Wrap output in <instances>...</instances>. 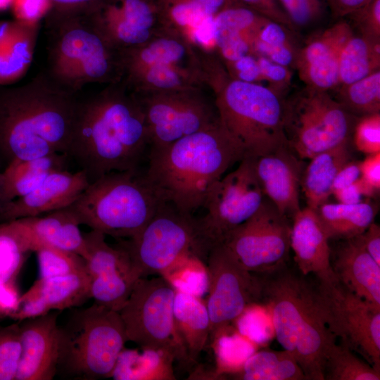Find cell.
Here are the masks:
<instances>
[{
	"label": "cell",
	"instance_id": "50",
	"mask_svg": "<svg viewBox=\"0 0 380 380\" xmlns=\"http://www.w3.org/2000/svg\"><path fill=\"white\" fill-rule=\"evenodd\" d=\"M224 66L233 78L259 84L263 81L257 58L255 56H246Z\"/></svg>",
	"mask_w": 380,
	"mask_h": 380
},
{
	"label": "cell",
	"instance_id": "33",
	"mask_svg": "<svg viewBox=\"0 0 380 380\" xmlns=\"http://www.w3.org/2000/svg\"><path fill=\"white\" fill-rule=\"evenodd\" d=\"M349 141L321 152L312 158L303 171L300 185L308 207L314 210L327 202L331 195L334 180L341 167L349 160Z\"/></svg>",
	"mask_w": 380,
	"mask_h": 380
},
{
	"label": "cell",
	"instance_id": "18",
	"mask_svg": "<svg viewBox=\"0 0 380 380\" xmlns=\"http://www.w3.org/2000/svg\"><path fill=\"white\" fill-rule=\"evenodd\" d=\"M87 13L122 52L141 46L168 29L160 0H102Z\"/></svg>",
	"mask_w": 380,
	"mask_h": 380
},
{
	"label": "cell",
	"instance_id": "3",
	"mask_svg": "<svg viewBox=\"0 0 380 380\" xmlns=\"http://www.w3.org/2000/svg\"><path fill=\"white\" fill-rule=\"evenodd\" d=\"M244 157L219 123L165 147L150 149L144 175L163 201L193 215L203 208L213 186Z\"/></svg>",
	"mask_w": 380,
	"mask_h": 380
},
{
	"label": "cell",
	"instance_id": "60",
	"mask_svg": "<svg viewBox=\"0 0 380 380\" xmlns=\"http://www.w3.org/2000/svg\"><path fill=\"white\" fill-rule=\"evenodd\" d=\"M4 205H5V203H4V200H3L2 195H1V188H0V213L2 210V209L4 208Z\"/></svg>",
	"mask_w": 380,
	"mask_h": 380
},
{
	"label": "cell",
	"instance_id": "2",
	"mask_svg": "<svg viewBox=\"0 0 380 380\" xmlns=\"http://www.w3.org/2000/svg\"><path fill=\"white\" fill-rule=\"evenodd\" d=\"M79 100L46 74L0 86V156L6 165L54 153L67 154Z\"/></svg>",
	"mask_w": 380,
	"mask_h": 380
},
{
	"label": "cell",
	"instance_id": "44",
	"mask_svg": "<svg viewBox=\"0 0 380 380\" xmlns=\"http://www.w3.org/2000/svg\"><path fill=\"white\" fill-rule=\"evenodd\" d=\"M259 303L248 306L235 320L237 331L258 346L274 337L270 310Z\"/></svg>",
	"mask_w": 380,
	"mask_h": 380
},
{
	"label": "cell",
	"instance_id": "41",
	"mask_svg": "<svg viewBox=\"0 0 380 380\" xmlns=\"http://www.w3.org/2000/svg\"><path fill=\"white\" fill-rule=\"evenodd\" d=\"M324 379L379 380L380 372L359 359L348 347L335 343L327 355Z\"/></svg>",
	"mask_w": 380,
	"mask_h": 380
},
{
	"label": "cell",
	"instance_id": "40",
	"mask_svg": "<svg viewBox=\"0 0 380 380\" xmlns=\"http://www.w3.org/2000/svg\"><path fill=\"white\" fill-rule=\"evenodd\" d=\"M336 89V100L352 115L361 117L380 113V70Z\"/></svg>",
	"mask_w": 380,
	"mask_h": 380
},
{
	"label": "cell",
	"instance_id": "56",
	"mask_svg": "<svg viewBox=\"0 0 380 380\" xmlns=\"http://www.w3.org/2000/svg\"><path fill=\"white\" fill-rule=\"evenodd\" d=\"M360 176V162L349 160L341 167L336 175L332 184L331 194L351 185Z\"/></svg>",
	"mask_w": 380,
	"mask_h": 380
},
{
	"label": "cell",
	"instance_id": "1",
	"mask_svg": "<svg viewBox=\"0 0 380 380\" xmlns=\"http://www.w3.org/2000/svg\"><path fill=\"white\" fill-rule=\"evenodd\" d=\"M149 137L144 113L121 80L79 100L67 151L89 181L139 169Z\"/></svg>",
	"mask_w": 380,
	"mask_h": 380
},
{
	"label": "cell",
	"instance_id": "61",
	"mask_svg": "<svg viewBox=\"0 0 380 380\" xmlns=\"http://www.w3.org/2000/svg\"><path fill=\"white\" fill-rule=\"evenodd\" d=\"M2 319V317L0 316V319Z\"/></svg>",
	"mask_w": 380,
	"mask_h": 380
},
{
	"label": "cell",
	"instance_id": "47",
	"mask_svg": "<svg viewBox=\"0 0 380 380\" xmlns=\"http://www.w3.org/2000/svg\"><path fill=\"white\" fill-rule=\"evenodd\" d=\"M352 134L359 151L367 155L380 152V113L357 118Z\"/></svg>",
	"mask_w": 380,
	"mask_h": 380
},
{
	"label": "cell",
	"instance_id": "14",
	"mask_svg": "<svg viewBox=\"0 0 380 380\" xmlns=\"http://www.w3.org/2000/svg\"><path fill=\"white\" fill-rule=\"evenodd\" d=\"M315 293L332 334L380 372V306L355 294L337 277L319 281Z\"/></svg>",
	"mask_w": 380,
	"mask_h": 380
},
{
	"label": "cell",
	"instance_id": "8",
	"mask_svg": "<svg viewBox=\"0 0 380 380\" xmlns=\"http://www.w3.org/2000/svg\"><path fill=\"white\" fill-rule=\"evenodd\" d=\"M126 341L119 312L94 302L60 327L58 372L85 380L110 377Z\"/></svg>",
	"mask_w": 380,
	"mask_h": 380
},
{
	"label": "cell",
	"instance_id": "37",
	"mask_svg": "<svg viewBox=\"0 0 380 380\" xmlns=\"http://www.w3.org/2000/svg\"><path fill=\"white\" fill-rule=\"evenodd\" d=\"M380 70V40L360 33L346 42L339 58V85H346Z\"/></svg>",
	"mask_w": 380,
	"mask_h": 380
},
{
	"label": "cell",
	"instance_id": "36",
	"mask_svg": "<svg viewBox=\"0 0 380 380\" xmlns=\"http://www.w3.org/2000/svg\"><path fill=\"white\" fill-rule=\"evenodd\" d=\"M232 377L237 380H306L294 356L284 349L255 351Z\"/></svg>",
	"mask_w": 380,
	"mask_h": 380
},
{
	"label": "cell",
	"instance_id": "4",
	"mask_svg": "<svg viewBox=\"0 0 380 380\" xmlns=\"http://www.w3.org/2000/svg\"><path fill=\"white\" fill-rule=\"evenodd\" d=\"M262 276L260 303L270 310L274 337L294 356L306 380H324L336 337L322 315L315 289L285 267Z\"/></svg>",
	"mask_w": 380,
	"mask_h": 380
},
{
	"label": "cell",
	"instance_id": "20",
	"mask_svg": "<svg viewBox=\"0 0 380 380\" xmlns=\"http://www.w3.org/2000/svg\"><path fill=\"white\" fill-rule=\"evenodd\" d=\"M353 32L348 21L340 20L300 46L295 68L307 87L327 91L338 87L340 56Z\"/></svg>",
	"mask_w": 380,
	"mask_h": 380
},
{
	"label": "cell",
	"instance_id": "21",
	"mask_svg": "<svg viewBox=\"0 0 380 380\" xmlns=\"http://www.w3.org/2000/svg\"><path fill=\"white\" fill-rule=\"evenodd\" d=\"M58 310L23 320L22 351L15 380H51L58 373L60 327Z\"/></svg>",
	"mask_w": 380,
	"mask_h": 380
},
{
	"label": "cell",
	"instance_id": "42",
	"mask_svg": "<svg viewBox=\"0 0 380 380\" xmlns=\"http://www.w3.org/2000/svg\"><path fill=\"white\" fill-rule=\"evenodd\" d=\"M27 229L30 235L32 251L37 255L39 277H51L86 272L85 262L81 256L44 243L35 237L27 228Z\"/></svg>",
	"mask_w": 380,
	"mask_h": 380
},
{
	"label": "cell",
	"instance_id": "35",
	"mask_svg": "<svg viewBox=\"0 0 380 380\" xmlns=\"http://www.w3.org/2000/svg\"><path fill=\"white\" fill-rule=\"evenodd\" d=\"M315 211L329 239H349L364 232L374 222L376 207L369 201L357 204L325 202Z\"/></svg>",
	"mask_w": 380,
	"mask_h": 380
},
{
	"label": "cell",
	"instance_id": "43",
	"mask_svg": "<svg viewBox=\"0 0 380 380\" xmlns=\"http://www.w3.org/2000/svg\"><path fill=\"white\" fill-rule=\"evenodd\" d=\"M227 328L212 340L215 343L217 363L216 374L218 376L238 371L244 362L257 351L258 347L238 331L228 335Z\"/></svg>",
	"mask_w": 380,
	"mask_h": 380
},
{
	"label": "cell",
	"instance_id": "23",
	"mask_svg": "<svg viewBox=\"0 0 380 380\" xmlns=\"http://www.w3.org/2000/svg\"><path fill=\"white\" fill-rule=\"evenodd\" d=\"M253 158L256 176L263 194L288 218L300 209L299 186L302 165L289 147Z\"/></svg>",
	"mask_w": 380,
	"mask_h": 380
},
{
	"label": "cell",
	"instance_id": "32",
	"mask_svg": "<svg viewBox=\"0 0 380 380\" xmlns=\"http://www.w3.org/2000/svg\"><path fill=\"white\" fill-rule=\"evenodd\" d=\"M37 239L56 248L74 253L83 259L87 251L76 215L70 207L19 219Z\"/></svg>",
	"mask_w": 380,
	"mask_h": 380
},
{
	"label": "cell",
	"instance_id": "29",
	"mask_svg": "<svg viewBox=\"0 0 380 380\" xmlns=\"http://www.w3.org/2000/svg\"><path fill=\"white\" fill-rule=\"evenodd\" d=\"M166 27L189 41L208 35L215 16L236 0H160Z\"/></svg>",
	"mask_w": 380,
	"mask_h": 380
},
{
	"label": "cell",
	"instance_id": "49",
	"mask_svg": "<svg viewBox=\"0 0 380 380\" xmlns=\"http://www.w3.org/2000/svg\"><path fill=\"white\" fill-rule=\"evenodd\" d=\"M256 58L262 80L270 84L268 87L282 96L291 82V72L289 67L276 63L265 56H257Z\"/></svg>",
	"mask_w": 380,
	"mask_h": 380
},
{
	"label": "cell",
	"instance_id": "11",
	"mask_svg": "<svg viewBox=\"0 0 380 380\" xmlns=\"http://www.w3.org/2000/svg\"><path fill=\"white\" fill-rule=\"evenodd\" d=\"M329 91L305 86L284 99V129L288 146L301 159L348 141L357 118Z\"/></svg>",
	"mask_w": 380,
	"mask_h": 380
},
{
	"label": "cell",
	"instance_id": "13",
	"mask_svg": "<svg viewBox=\"0 0 380 380\" xmlns=\"http://www.w3.org/2000/svg\"><path fill=\"white\" fill-rule=\"evenodd\" d=\"M175 288L163 276L141 277L118 312L127 341L141 348L172 350L177 359L188 360L175 327Z\"/></svg>",
	"mask_w": 380,
	"mask_h": 380
},
{
	"label": "cell",
	"instance_id": "22",
	"mask_svg": "<svg viewBox=\"0 0 380 380\" xmlns=\"http://www.w3.org/2000/svg\"><path fill=\"white\" fill-rule=\"evenodd\" d=\"M86 173L67 170L51 174L26 195L7 203L0 213L4 221L46 214L71 205L89 184Z\"/></svg>",
	"mask_w": 380,
	"mask_h": 380
},
{
	"label": "cell",
	"instance_id": "15",
	"mask_svg": "<svg viewBox=\"0 0 380 380\" xmlns=\"http://www.w3.org/2000/svg\"><path fill=\"white\" fill-rule=\"evenodd\" d=\"M265 198L253 158H243L236 170L213 186L203 206L206 213L196 219L200 237L209 251L251 217Z\"/></svg>",
	"mask_w": 380,
	"mask_h": 380
},
{
	"label": "cell",
	"instance_id": "7",
	"mask_svg": "<svg viewBox=\"0 0 380 380\" xmlns=\"http://www.w3.org/2000/svg\"><path fill=\"white\" fill-rule=\"evenodd\" d=\"M163 202L139 169L101 175L69 207L80 224L115 238L130 239Z\"/></svg>",
	"mask_w": 380,
	"mask_h": 380
},
{
	"label": "cell",
	"instance_id": "57",
	"mask_svg": "<svg viewBox=\"0 0 380 380\" xmlns=\"http://www.w3.org/2000/svg\"><path fill=\"white\" fill-rule=\"evenodd\" d=\"M102 0H49L51 10L71 12L87 13L96 6Z\"/></svg>",
	"mask_w": 380,
	"mask_h": 380
},
{
	"label": "cell",
	"instance_id": "9",
	"mask_svg": "<svg viewBox=\"0 0 380 380\" xmlns=\"http://www.w3.org/2000/svg\"><path fill=\"white\" fill-rule=\"evenodd\" d=\"M122 81L132 92L207 87L200 55L173 30L122 51Z\"/></svg>",
	"mask_w": 380,
	"mask_h": 380
},
{
	"label": "cell",
	"instance_id": "34",
	"mask_svg": "<svg viewBox=\"0 0 380 380\" xmlns=\"http://www.w3.org/2000/svg\"><path fill=\"white\" fill-rule=\"evenodd\" d=\"M177 354L165 348L124 349L120 353L111 376L116 380H173V362Z\"/></svg>",
	"mask_w": 380,
	"mask_h": 380
},
{
	"label": "cell",
	"instance_id": "59",
	"mask_svg": "<svg viewBox=\"0 0 380 380\" xmlns=\"http://www.w3.org/2000/svg\"><path fill=\"white\" fill-rule=\"evenodd\" d=\"M13 0H0V10L5 9L12 5Z\"/></svg>",
	"mask_w": 380,
	"mask_h": 380
},
{
	"label": "cell",
	"instance_id": "48",
	"mask_svg": "<svg viewBox=\"0 0 380 380\" xmlns=\"http://www.w3.org/2000/svg\"><path fill=\"white\" fill-rule=\"evenodd\" d=\"M346 18L350 20L351 27L358 33L380 40V0L369 1Z\"/></svg>",
	"mask_w": 380,
	"mask_h": 380
},
{
	"label": "cell",
	"instance_id": "16",
	"mask_svg": "<svg viewBox=\"0 0 380 380\" xmlns=\"http://www.w3.org/2000/svg\"><path fill=\"white\" fill-rule=\"evenodd\" d=\"M291 230L289 218L265 197L257 212L221 244L248 272L271 274L285 267L291 249Z\"/></svg>",
	"mask_w": 380,
	"mask_h": 380
},
{
	"label": "cell",
	"instance_id": "5",
	"mask_svg": "<svg viewBox=\"0 0 380 380\" xmlns=\"http://www.w3.org/2000/svg\"><path fill=\"white\" fill-rule=\"evenodd\" d=\"M205 73L220 123L245 157L257 158L289 147L282 96L262 84L232 77L219 58L205 63Z\"/></svg>",
	"mask_w": 380,
	"mask_h": 380
},
{
	"label": "cell",
	"instance_id": "26",
	"mask_svg": "<svg viewBox=\"0 0 380 380\" xmlns=\"http://www.w3.org/2000/svg\"><path fill=\"white\" fill-rule=\"evenodd\" d=\"M269 20L239 2L218 13L214 18V40L223 65L254 56L255 42Z\"/></svg>",
	"mask_w": 380,
	"mask_h": 380
},
{
	"label": "cell",
	"instance_id": "54",
	"mask_svg": "<svg viewBox=\"0 0 380 380\" xmlns=\"http://www.w3.org/2000/svg\"><path fill=\"white\" fill-rule=\"evenodd\" d=\"M355 237L369 255L380 265V226L373 222L364 232Z\"/></svg>",
	"mask_w": 380,
	"mask_h": 380
},
{
	"label": "cell",
	"instance_id": "25",
	"mask_svg": "<svg viewBox=\"0 0 380 380\" xmlns=\"http://www.w3.org/2000/svg\"><path fill=\"white\" fill-rule=\"evenodd\" d=\"M329 238L315 210L300 209L293 217L290 246L301 274H314L319 281L336 279L331 262Z\"/></svg>",
	"mask_w": 380,
	"mask_h": 380
},
{
	"label": "cell",
	"instance_id": "30",
	"mask_svg": "<svg viewBox=\"0 0 380 380\" xmlns=\"http://www.w3.org/2000/svg\"><path fill=\"white\" fill-rule=\"evenodd\" d=\"M68 158L66 153H54L8 163L0 172V188L5 205L34 189L51 174L66 170Z\"/></svg>",
	"mask_w": 380,
	"mask_h": 380
},
{
	"label": "cell",
	"instance_id": "45",
	"mask_svg": "<svg viewBox=\"0 0 380 380\" xmlns=\"http://www.w3.org/2000/svg\"><path fill=\"white\" fill-rule=\"evenodd\" d=\"M21 351L20 324L0 328V380H15Z\"/></svg>",
	"mask_w": 380,
	"mask_h": 380
},
{
	"label": "cell",
	"instance_id": "52",
	"mask_svg": "<svg viewBox=\"0 0 380 380\" xmlns=\"http://www.w3.org/2000/svg\"><path fill=\"white\" fill-rule=\"evenodd\" d=\"M236 1L272 21L280 23L293 31L295 30L278 0H236Z\"/></svg>",
	"mask_w": 380,
	"mask_h": 380
},
{
	"label": "cell",
	"instance_id": "38",
	"mask_svg": "<svg viewBox=\"0 0 380 380\" xmlns=\"http://www.w3.org/2000/svg\"><path fill=\"white\" fill-rule=\"evenodd\" d=\"M30 252L29 232L20 220L0 223V281H16Z\"/></svg>",
	"mask_w": 380,
	"mask_h": 380
},
{
	"label": "cell",
	"instance_id": "31",
	"mask_svg": "<svg viewBox=\"0 0 380 380\" xmlns=\"http://www.w3.org/2000/svg\"><path fill=\"white\" fill-rule=\"evenodd\" d=\"M173 315L175 330L187 359L196 362L210 337L206 305L200 297L176 289Z\"/></svg>",
	"mask_w": 380,
	"mask_h": 380
},
{
	"label": "cell",
	"instance_id": "19",
	"mask_svg": "<svg viewBox=\"0 0 380 380\" xmlns=\"http://www.w3.org/2000/svg\"><path fill=\"white\" fill-rule=\"evenodd\" d=\"M83 236L87 251L84 260L89 279L90 298L118 312L139 277L127 253L118 246H109L103 233L91 229Z\"/></svg>",
	"mask_w": 380,
	"mask_h": 380
},
{
	"label": "cell",
	"instance_id": "39",
	"mask_svg": "<svg viewBox=\"0 0 380 380\" xmlns=\"http://www.w3.org/2000/svg\"><path fill=\"white\" fill-rule=\"evenodd\" d=\"M293 30L269 20L260 30L253 46L255 56H265L284 66L295 68L300 46L293 36Z\"/></svg>",
	"mask_w": 380,
	"mask_h": 380
},
{
	"label": "cell",
	"instance_id": "46",
	"mask_svg": "<svg viewBox=\"0 0 380 380\" xmlns=\"http://www.w3.org/2000/svg\"><path fill=\"white\" fill-rule=\"evenodd\" d=\"M294 30L319 23L327 9L324 0H278Z\"/></svg>",
	"mask_w": 380,
	"mask_h": 380
},
{
	"label": "cell",
	"instance_id": "51",
	"mask_svg": "<svg viewBox=\"0 0 380 380\" xmlns=\"http://www.w3.org/2000/svg\"><path fill=\"white\" fill-rule=\"evenodd\" d=\"M11 6L15 19L29 23L39 22L51 8L49 0H13Z\"/></svg>",
	"mask_w": 380,
	"mask_h": 380
},
{
	"label": "cell",
	"instance_id": "24",
	"mask_svg": "<svg viewBox=\"0 0 380 380\" xmlns=\"http://www.w3.org/2000/svg\"><path fill=\"white\" fill-rule=\"evenodd\" d=\"M90 298L89 279L86 272L39 277L20 298L11 316L23 320L81 305Z\"/></svg>",
	"mask_w": 380,
	"mask_h": 380
},
{
	"label": "cell",
	"instance_id": "10",
	"mask_svg": "<svg viewBox=\"0 0 380 380\" xmlns=\"http://www.w3.org/2000/svg\"><path fill=\"white\" fill-rule=\"evenodd\" d=\"M118 246L127 253L139 278L163 277L189 257L205 260L208 254L196 218L166 202L139 234Z\"/></svg>",
	"mask_w": 380,
	"mask_h": 380
},
{
	"label": "cell",
	"instance_id": "17",
	"mask_svg": "<svg viewBox=\"0 0 380 380\" xmlns=\"http://www.w3.org/2000/svg\"><path fill=\"white\" fill-rule=\"evenodd\" d=\"M211 341L250 305L260 303L261 283L258 274L246 270L222 244L211 248L206 258Z\"/></svg>",
	"mask_w": 380,
	"mask_h": 380
},
{
	"label": "cell",
	"instance_id": "27",
	"mask_svg": "<svg viewBox=\"0 0 380 380\" xmlns=\"http://www.w3.org/2000/svg\"><path fill=\"white\" fill-rule=\"evenodd\" d=\"M344 241L331 265L336 277L359 297L380 306V265L355 237Z\"/></svg>",
	"mask_w": 380,
	"mask_h": 380
},
{
	"label": "cell",
	"instance_id": "55",
	"mask_svg": "<svg viewBox=\"0 0 380 380\" xmlns=\"http://www.w3.org/2000/svg\"><path fill=\"white\" fill-rule=\"evenodd\" d=\"M360 177L374 188L380 190V152L368 155L360 161Z\"/></svg>",
	"mask_w": 380,
	"mask_h": 380
},
{
	"label": "cell",
	"instance_id": "6",
	"mask_svg": "<svg viewBox=\"0 0 380 380\" xmlns=\"http://www.w3.org/2000/svg\"><path fill=\"white\" fill-rule=\"evenodd\" d=\"M44 19L46 75L56 85L76 94L89 84L108 85L122 80V52L104 37L87 13L50 9Z\"/></svg>",
	"mask_w": 380,
	"mask_h": 380
},
{
	"label": "cell",
	"instance_id": "58",
	"mask_svg": "<svg viewBox=\"0 0 380 380\" xmlns=\"http://www.w3.org/2000/svg\"><path fill=\"white\" fill-rule=\"evenodd\" d=\"M328 11L335 18H346L370 0H324Z\"/></svg>",
	"mask_w": 380,
	"mask_h": 380
},
{
	"label": "cell",
	"instance_id": "28",
	"mask_svg": "<svg viewBox=\"0 0 380 380\" xmlns=\"http://www.w3.org/2000/svg\"><path fill=\"white\" fill-rule=\"evenodd\" d=\"M39 30V22L0 21V86L11 85L27 72Z\"/></svg>",
	"mask_w": 380,
	"mask_h": 380
},
{
	"label": "cell",
	"instance_id": "12",
	"mask_svg": "<svg viewBox=\"0 0 380 380\" xmlns=\"http://www.w3.org/2000/svg\"><path fill=\"white\" fill-rule=\"evenodd\" d=\"M208 87L132 92L144 113L149 148L165 147L179 139L220 123Z\"/></svg>",
	"mask_w": 380,
	"mask_h": 380
},
{
	"label": "cell",
	"instance_id": "53",
	"mask_svg": "<svg viewBox=\"0 0 380 380\" xmlns=\"http://www.w3.org/2000/svg\"><path fill=\"white\" fill-rule=\"evenodd\" d=\"M21 295L16 281H0V316L11 317L17 310Z\"/></svg>",
	"mask_w": 380,
	"mask_h": 380
}]
</instances>
